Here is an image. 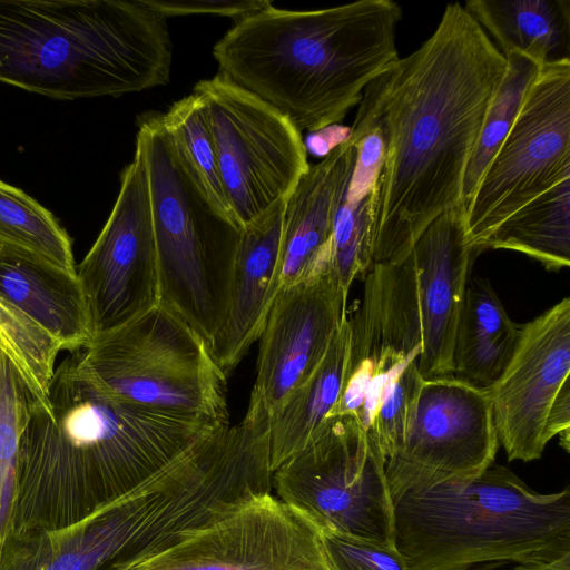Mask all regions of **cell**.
<instances>
[{
	"label": "cell",
	"mask_w": 570,
	"mask_h": 570,
	"mask_svg": "<svg viewBox=\"0 0 570 570\" xmlns=\"http://www.w3.org/2000/svg\"><path fill=\"white\" fill-rule=\"evenodd\" d=\"M148 176L159 303L209 344L224 327L243 227L212 198L163 114L138 118Z\"/></svg>",
	"instance_id": "6"
},
{
	"label": "cell",
	"mask_w": 570,
	"mask_h": 570,
	"mask_svg": "<svg viewBox=\"0 0 570 570\" xmlns=\"http://www.w3.org/2000/svg\"><path fill=\"white\" fill-rule=\"evenodd\" d=\"M423 331V379L452 376V348L472 263L478 252L464 226V206L450 209L412 248Z\"/></svg>",
	"instance_id": "17"
},
{
	"label": "cell",
	"mask_w": 570,
	"mask_h": 570,
	"mask_svg": "<svg viewBox=\"0 0 570 570\" xmlns=\"http://www.w3.org/2000/svg\"><path fill=\"white\" fill-rule=\"evenodd\" d=\"M520 330L492 285L485 278L470 277L453 341V376L489 389L508 365Z\"/></svg>",
	"instance_id": "23"
},
{
	"label": "cell",
	"mask_w": 570,
	"mask_h": 570,
	"mask_svg": "<svg viewBox=\"0 0 570 570\" xmlns=\"http://www.w3.org/2000/svg\"><path fill=\"white\" fill-rule=\"evenodd\" d=\"M570 374V298L521 324L514 352L489 387L499 444L509 461L541 458L544 424L552 402Z\"/></svg>",
	"instance_id": "15"
},
{
	"label": "cell",
	"mask_w": 570,
	"mask_h": 570,
	"mask_svg": "<svg viewBox=\"0 0 570 570\" xmlns=\"http://www.w3.org/2000/svg\"><path fill=\"white\" fill-rule=\"evenodd\" d=\"M129 570H331L321 532L271 493Z\"/></svg>",
	"instance_id": "14"
},
{
	"label": "cell",
	"mask_w": 570,
	"mask_h": 570,
	"mask_svg": "<svg viewBox=\"0 0 570 570\" xmlns=\"http://www.w3.org/2000/svg\"><path fill=\"white\" fill-rule=\"evenodd\" d=\"M94 335L124 325L159 304L149 184L141 153L122 170L108 220L77 268Z\"/></svg>",
	"instance_id": "13"
},
{
	"label": "cell",
	"mask_w": 570,
	"mask_h": 570,
	"mask_svg": "<svg viewBox=\"0 0 570 570\" xmlns=\"http://www.w3.org/2000/svg\"><path fill=\"white\" fill-rule=\"evenodd\" d=\"M356 153L355 142L347 137L321 161L309 165L287 195L277 266L279 287L309 281L331 269L334 219Z\"/></svg>",
	"instance_id": "18"
},
{
	"label": "cell",
	"mask_w": 570,
	"mask_h": 570,
	"mask_svg": "<svg viewBox=\"0 0 570 570\" xmlns=\"http://www.w3.org/2000/svg\"><path fill=\"white\" fill-rule=\"evenodd\" d=\"M485 249H508L559 272L570 265V176L518 209L481 244Z\"/></svg>",
	"instance_id": "26"
},
{
	"label": "cell",
	"mask_w": 570,
	"mask_h": 570,
	"mask_svg": "<svg viewBox=\"0 0 570 570\" xmlns=\"http://www.w3.org/2000/svg\"><path fill=\"white\" fill-rule=\"evenodd\" d=\"M348 351L347 316L312 375L269 411L271 468L298 452L330 417L341 396Z\"/></svg>",
	"instance_id": "25"
},
{
	"label": "cell",
	"mask_w": 570,
	"mask_h": 570,
	"mask_svg": "<svg viewBox=\"0 0 570 570\" xmlns=\"http://www.w3.org/2000/svg\"><path fill=\"white\" fill-rule=\"evenodd\" d=\"M285 200H278L243 226L228 316L224 327L209 344L215 362L226 376L259 338L279 289L277 266Z\"/></svg>",
	"instance_id": "19"
},
{
	"label": "cell",
	"mask_w": 570,
	"mask_h": 570,
	"mask_svg": "<svg viewBox=\"0 0 570 570\" xmlns=\"http://www.w3.org/2000/svg\"><path fill=\"white\" fill-rule=\"evenodd\" d=\"M507 61L460 2L419 49L363 91L351 130L379 128L373 265L400 263L429 225L462 206L465 169Z\"/></svg>",
	"instance_id": "1"
},
{
	"label": "cell",
	"mask_w": 570,
	"mask_h": 570,
	"mask_svg": "<svg viewBox=\"0 0 570 570\" xmlns=\"http://www.w3.org/2000/svg\"><path fill=\"white\" fill-rule=\"evenodd\" d=\"M402 8L392 0L294 11L273 6L236 19L216 42L219 72L283 114L298 131L340 122L399 58Z\"/></svg>",
	"instance_id": "3"
},
{
	"label": "cell",
	"mask_w": 570,
	"mask_h": 570,
	"mask_svg": "<svg viewBox=\"0 0 570 570\" xmlns=\"http://www.w3.org/2000/svg\"><path fill=\"white\" fill-rule=\"evenodd\" d=\"M510 570H570V556L547 564H517Z\"/></svg>",
	"instance_id": "35"
},
{
	"label": "cell",
	"mask_w": 570,
	"mask_h": 570,
	"mask_svg": "<svg viewBox=\"0 0 570 570\" xmlns=\"http://www.w3.org/2000/svg\"><path fill=\"white\" fill-rule=\"evenodd\" d=\"M504 58L505 72L492 97L465 169L462 185L463 206L472 197L488 166L509 134L542 67L532 58L518 51L509 52Z\"/></svg>",
	"instance_id": "28"
},
{
	"label": "cell",
	"mask_w": 570,
	"mask_h": 570,
	"mask_svg": "<svg viewBox=\"0 0 570 570\" xmlns=\"http://www.w3.org/2000/svg\"><path fill=\"white\" fill-rule=\"evenodd\" d=\"M28 410L29 395L0 352V547L11 532L20 441Z\"/></svg>",
	"instance_id": "30"
},
{
	"label": "cell",
	"mask_w": 570,
	"mask_h": 570,
	"mask_svg": "<svg viewBox=\"0 0 570 570\" xmlns=\"http://www.w3.org/2000/svg\"><path fill=\"white\" fill-rule=\"evenodd\" d=\"M0 298L42 326L62 351L82 350L94 337L89 307L77 274L0 247Z\"/></svg>",
	"instance_id": "21"
},
{
	"label": "cell",
	"mask_w": 570,
	"mask_h": 570,
	"mask_svg": "<svg viewBox=\"0 0 570 570\" xmlns=\"http://www.w3.org/2000/svg\"><path fill=\"white\" fill-rule=\"evenodd\" d=\"M559 436L560 445L569 452L570 445V381L567 380L548 412L544 424V439L549 441Z\"/></svg>",
	"instance_id": "34"
},
{
	"label": "cell",
	"mask_w": 570,
	"mask_h": 570,
	"mask_svg": "<svg viewBox=\"0 0 570 570\" xmlns=\"http://www.w3.org/2000/svg\"><path fill=\"white\" fill-rule=\"evenodd\" d=\"M347 295L331 269L279 287L259 336L254 389L271 411L306 381L347 316Z\"/></svg>",
	"instance_id": "16"
},
{
	"label": "cell",
	"mask_w": 570,
	"mask_h": 570,
	"mask_svg": "<svg viewBox=\"0 0 570 570\" xmlns=\"http://www.w3.org/2000/svg\"><path fill=\"white\" fill-rule=\"evenodd\" d=\"M194 92L205 105L226 203L243 227L286 198L308 169L301 131L220 72Z\"/></svg>",
	"instance_id": "9"
},
{
	"label": "cell",
	"mask_w": 570,
	"mask_h": 570,
	"mask_svg": "<svg viewBox=\"0 0 570 570\" xmlns=\"http://www.w3.org/2000/svg\"><path fill=\"white\" fill-rule=\"evenodd\" d=\"M166 18L140 0H0V81L56 99L169 81Z\"/></svg>",
	"instance_id": "4"
},
{
	"label": "cell",
	"mask_w": 570,
	"mask_h": 570,
	"mask_svg": "<svg viewBox=\"0 0 570 570\" xmlns=\"http://www.w3.org/2000/svg\"><path fill=\"white\" fill-rule=\"evenodd\" d=\"M163 122L181 146L212 198L232 215L220 184L215 146L202 98L193 92L175 101L163 114Z\"/></svg>",
	"instance_id": "31"
},
{
	"label": "cell",
	"mask_w": 570,
	"mask_h": 570,
	"mask_svg": "<svg viewBox=\"0 0 570 570\" xmlns=\"http://www.w3.org/2000/svg\"><path fill=\"white\" fill-rule=\"evenodd\" d=\"M169 416L101 390L70 353L55 371L49 407L29 399L11 532L60 530L163 472L218 428Z\"/></svg>",
	"instance_id": "2"
},
{
	"label": "cell",
	"mask_w": 570,
	"mask_h": 570,
	"mask_svg": "<svg viewBox=\"0 0 570 570\" xmlns=\"http://www.w3.org/2000/svg\"><path fill=\"white\" fill-rule=\"evenodd\" d=\"M347 325L344 382L332 415L355 416L366 433L389 387L409 367L419 365L423 350L412 252L400 263L371 267L357 307L347 315Z\"/></svg>",
	"instance_id": "11"
},
{
	"label": "cell",
	"mask_w": 570,
	"mask_h": 570,
	"mask_svg": "<svg viewBox=\"0 0 570 570\" xmlns=\"http://www.w3.org/2000/svg\"><path fill=\"white\" fill-rule=\"evenodd\" d=\"M58 342L36 321L0 298V352L24 386L31 402L49 407Z\"/></svg>",
	"instance_id": "29"
},
{
	"label": "cell",
	"mask_w": 570,
	"mask_h": 570,
	"mask_svg": "<svg viewBox=\"0 0 570 570\" xmlns=\"http://www.w3.org/2000/svg\"><path fill=\"white\" fill-rule=\"evenodd\" d=\"M353 140L356 160L335 215L330 262L331 273L346 294L352 283L364 278L373 266L377 184L385 156L384 139L377 128Z\"/></svg>",
	"instance_id": "22"
},
{
	"label": "cell",
	"mask_w": 570,
	"mask_h": 570,
	"mask_svg": "<svg viewBox=\"0 0 570 570\" xmlns=\"http://www.w3.org/2000/svg\"><path fill=\"white\" fill-rule=\"evenodd\" d=\"M464 8L503 56L518 51L541 66L569 58V0H469Z\"/></svg>",
	"instance_id": "24"
},
{
	"label": "cell",
	"mask_w": 570,
	"mask_h": 570,
	"mask_svg": "<svg viewBox=\"0 0 570 570\" xmlns=\"http://www.w3.org/2000/svg\"><path fill=\"white\" fill-rule=\"evenodd\" d=\"M144 6L163 17L186 14H216L240 18L273 6L268 0H140Z\"/></svg>",
	"instance_id": "33"
},
{
	"label": "cell",
	"mask_w": 570,
	"mask_h": 570,
	"mask_svg": "<svg viewBox=\"0 0 570 570\" xmlns=\"http://www.w3.org/2000/svg\"><path fill=\"white\" fill-rule=\"evenodd\" d=\"M385 464L355 416L332 415L273 472L272 481L278 499L320 532L395 546Z\"/></svg>",
	"instance_id": "8"
},
{
	"label": "cell",
	"mask_w": 570,
	"mask_h": 570,
	"mask_svg": "<svg viewBox=\"0 0 570 570\" xmlns=\"http://www.w3.org/2000/svg\"><path fill=\"white\" fill-rule=\"evenodd\" d=\"M499 445L487 389L453 375L424 379L403 442L385 464L393 502L411 490L481 474Z\"/></svg>",
	"instance_id": "12"
},
{
	"label": "cell",
	"mask_w": 570,
	"mask_h": 570,
	"mask_svg": "<svg viewBox=\"0 0 570 570\" xmlns=\"http://www.w3.org/2000/svg\"><path fill=\"white\" fill-rule=\"evenodd\" d=\"M394 544L409 570L547 564L570 556V488L542 494L503 465L394 500Z\"/></svg>",
	"instance_id": "5"
},
{
	"label": "cell",
	"mask_w": 570,
	"mask_h": 570,
	"mask_svg": "<svg viewBox=\"0 0 570 570\" xmlns=\"http://www.w3.org/2000/svg\"><path fill=\"white\" fill-rule=\"evenodd\" d=\"M77 353L87 375L122 401L178 419L229 424L227 376L209 343L161 303L94 335Z\"/></svg>",
	"instance_id": "7"
},
{
	"label": "cell",
	"mask_w": 570,
	"mask_h": 570,
	"mask_svg": "<svg viewBox=\"0 0 570 570\" xmlns=\"http://www.w3.org/2000/svg\"><path fill=\"white\" fill-rule=\"evenodd\" d=\"M0 247L77 274L72 243L56 217L18 187L0 180Z\"/></svg>",
	"instance_id": "27"
},
{
	"label": "cell",
	"mask_w": 570,
	"mask_h": 570,
	"mask_svg": "<svg viewBox=\"0 0 570 570\" xmlns=\"http://www.w3.org/2000/svg\"><path fill=\"white\" fill-rule=\"evenodd\" d=\"M570 176V58L549 61L464 206L473 248L509 216Z\"/></svg>",
	"instance_id": "10"
},
{
	"label": "cell",
	"mask_w": 570,
	"mask_h": 570,
	"mask_svg": "<svg viewBox=\"0 0 570 570\" xmlns=\"http://www.w3.org/2000/svg\"><path fill=\"white\" fill-rule=\"evenodd\" d=\"M321 540L331 570H409L395 546L332 532H321Z\"/></svg>",
	"instance_id": "32"
},
{
	"label": "cell",
	"mask_w": 570,
	"mask_h": 570,
	"mask_svg": "<svg viewBox=\"0 0 570 570\" xmlns=\"http://www.w3.org/2000/svg\"><path fill=\"white\" fill-rule=\"evenodd\" d=\"M135 533L120 498L60 530L11 532L0 547V570H127Z\"/></svg>",
	"instance_id": "20"
}]
</instances>
